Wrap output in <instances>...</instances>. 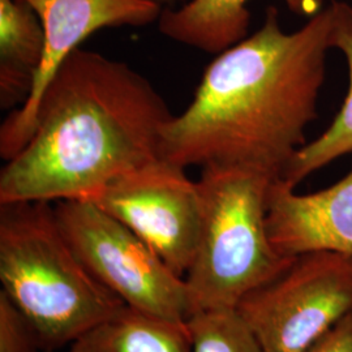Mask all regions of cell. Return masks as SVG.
<instances>
[{"mask_svg": "<svg viewBox=\"0 0 352 352\" xmlns=\"http://www.w3.org/2000/svg\"><path fill=\"white\" fill-rule=\"evenodd\" d=\"M333 25V4L292 33L269 7L257 32L206 67L188 107L164 126L161 157L184 168L243 166L280 177L317 118Z\"/></svg>", "mask_w": 352, "mask_h": 352, "instance_id": "obj_1", "label": "cell"}, {"mask_svg": "<svg viewBox=\"0 0 352 352\" xmlns=\"http://www.w3.org/2000/svg\"><path fill=\"white\" fill-rule=\"evenodd\" d=\"M131 65L77 49L38 103L32 138L0 171V204L91 201L116 176L161 157L173 119Z\"/></svg>", "mask_w": 352, "mask_h": 352, "instance_id": "obj_2", "label": "cell"}, {"mask_svg": "<svg viewBox=\"0 0 352 352\" xmlns=\"http://www.w3.org/2000/svg\"><path fill=\"white\" fill-rule=\"evenodd\" d=\"M0 282L52 352L126 307L76 256L51 202L0 204Z\"/></svg>", "mask_w": 352, "mask_h": 352, "instance_id": "obj_3", "label": "cell"}, {"mask_svg": "<svg viewBox=\"0 0 352 352\" xmlns=\"http://www.w3.org/2000/svg\"><path fill=\"white\" fill-rule=\"evenodd\" d=\"M277 176L243 166H205L197 180L201 223L186 282L193 314L236 308L253 289L280 274L283 257L267 235V196ZM192 314V315H193Z\"/></svg>", "mask_w": 352, "mask_h": 352, "instance_id": "obj_4", "label": "cell"}, {"mask_svg": "<svg viewBox=\"0 0 352 352\" xmlns=\"http://www.w3.org/2000/svg\"><path fill=\"white\" fill-rule=\"evenodd\" d=\"M55 217L76 256L126 307L174 322H187L193 305L186 278L139 236L94 202H55Z\"/></svg>", "mask_w": 352, "mask_h": 352, "instance_id": "obj_5", "label": "cell"}, {"mask_svg": "<svg viewBox=\"0 0 352 352\" xmlns=\"http://www.w3.org/2000/svg\"><path fill=\"white\" fill-rule=\"evenodd\" d=\"M236 309L264 352H307L352 314V257L299 254Z\"/></svg>", "mask_w": 352, "mask_h": 352, "instance_id": "obj_6", "label": "cell"}, {"mask_svg": "<svg viewBox=\"0 0 352 352\" xmlns=\"http://www.w3.org/2000/svg\"><path fill=\"white\" fill-rule=\"evenodd\" d=\"M187 168L162 157L116 176L91 200L186 278L197 250L201 204Z\"/></svg>", "mask_w": 352, "mask_h": 352, "instance_id": "obj_7", "label": "cell"}, {"mask_svg": "<svg viewBox=\"0 0 352 352\" xmlns=\"http://www.w3.org/2000/svg\"><path fill=\"white\" fill-rule=\"evenodd\" d=\"M43 26L45 52L29 100L12 110L0 126V157L8 162L32 138L38 103L65 59L97 30L142 28L164 11L155 0H25Z\"/></svg>", "mask_w": 352, "mask_h": 352, "instance_id": "obj_8", "label": "cell"}, {"mask_svg": "<svg viewBox=\"0 0 352 352\" xmlns=\"http://www.w3.org/2000/svg\"><path fill=\"white\" fill-rule=\"evenodd\" d=\"M266 227L283 257L309 252L352 257V170L333 186L307 195L277 177L267 196Z\"/></svg>", "mask_w": 352, "mask_h": 352, "instance_id": "obj_9", "label": "cell"}, {"mask_svg": "<svg viewBox=\"0 0 352 352\" xmlns=\"http://www.w3.org/2000/svg\"><path fill=\"white\" fill-rule=\"evenodd\" d=\"M291 12L314 17L324 11L327 0H283ZM250 0H188L183 6L164 7L158 29L164 37L208 54L222 51L248 37Z\"/></svg>", "mask_w": 352, "mask_h": 352, "instance_id": "obj_10", "label": "cell"}, {"mask_svg": "<svg viewBox=\"0 0 352 352\" xmlns=\"http://www.w3.org/2000/svg\"><path fill=\"white\" fill-rule=\"evenodd\" d=\"M45 52L43 26L25 0H0V107L25 103Z\"/></svg>", "mask_w": 352, "mask_h": 352, "instance_id": "obj_11", "label": "cell"}, {"mask_svg": "<svg viewBox=\"0 0 352 352\" xmlns=\"http://www.w3.org/2000/svg\"><path fill=\"white\" fill-rule=\"evenodd\" d=\"M65 352H192V340L187 322L126 305L68 344Z\"/></svg>", "mask_w": 352, "mask_h": 352, "instance_id": "obj_12", "label": "cell"}, {"mask_svg": "<svg viewBox=\"0 0 352 352\" xmlns=\"http://www.w3.org/2000/svg\"><path fill=\"white\" fill-rule=\"evenodd\" d=\"M331 4L334 10L331 46L344 56L349 88L331 124L317 139L296 151L285 167L279 179L294 189L316 171L352 153V7L344 1H333Z\"/></svg>", "mask_w": 352, "mask_h": 352, "instance_id": "obj_13", "label": "cell"}, {"mask_svg": "<svg viewBox=\"0 0 352 352\" xmlns=\"http://www.w3.org/2000/svg\"><path fill=\"white\" fill-rule=\"evenodd\" d=\"M187 325L192 352H264L236 308L197 311Z\"/></svg>", "mask_w": 352, "mask_h": 352, "instance_id": "obj_14", "label": "cell"}, {"mask_svg": "<svg viewBox=\"0 0 352 352\" xmlns=\"http://www.w3.org/2000/svg\"><path fill=\"white\" fill-rule=\"evenodd\" d=\"M0 352L49 351L36 329L3 292H0Z\"/></svg>", "mask_w": 352, "mask_h": 352, "instance_id": "obj_15", "label": "cell"}, {"mask_svg": "<svg viewBox=\"0 0 352 352\" xmlns=\"http://www.w3.org/2000/svg\"><path fill=\"white\" fill-rule=\"evenodd\" d=\"M307 352H352V314Z\"/></svg>", "mask_w": 352, "mask_h": 352, "instance_id": "obj_16", "label": "cell"}, {"mask_svg": "<svg viewBox=\"0 0 352 352\" xmlns=\"http://www.w3.org/2000/svg\"><path fill=\"white\" fill-rule=\"evenodd\" d=\"M157 3H160L162 7H173L177 3H187L188 0H155Z\"/></svg>", "mask_w": 352, "mask_h": 352, "instance_id": "obj_17", "label": "cell"}]
</instances>
